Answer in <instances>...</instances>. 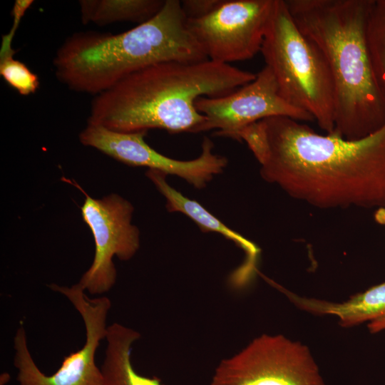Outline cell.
Returning a JSON list of instances; mask_svg holds the SVG:
<instances>
[{
  "label": "cell",
  "mask_w": 385,
  "mask_h": 385,
  "mask_svg": "<svg viewBox=\"0 0 385 385\" xmlns=\"http://www.w3.org/2000/svg\"><path fill=\"white\" fill-rule=\"evenodd\" d=\"M262 178L291 197L319 209L385 206V124L359 139L315 132L286 116L240 132Z\"/></svg>",
  "instance_id": "cell-1"
},
{
  "label": "cell",
  "mask_w": 385,
  "mask_h": 385,
  "mask_svg": "<svg viewBox=\"0 0 385 385\" xmlns=\"http://www.w3.org/2000/svg\"><path fill=\"white\" fill-rule=\"evenodd\" d=\"M255 78L250 71L210 59L155 63L95 96L88 123L124 133L202 132L205 118L195 101L230 93Z\"/></svg>",
  "instance_id": "cell-2"
},
{
  "label": "cell",
  "mask_w": 385,
  "mask_h": 385,
  "mask_svg": "<svg viewBox=\"0 0 385 385\" xmlns=\"http://www.w3.org/2000/svg\"><path fill=\"white\" fill-rule=\"evenodd\" d=\"M300 31L320 49L334 88V130L347 140L385 124V95L370 55L367 27L374 0H284Z\"/></svg>",
  "instance_id": "cell-3"
},
{
  "label": "cell",
  "mask_w": 385,
  "mask_h": 385,
  "mask_svg": "<svg viewBox=\"0 0 385 385\" xmlns=\"http://www.w3.org/2000/svg\"><path fill=\"white\" fill-rule=\"evenodd\" d=\"M206 59L188 28L181 1L165 0L154 16L123 33L73 34L58 48L53 66L57 79L69 89L96 96L155 63Z\"/></svg>",
  "instance_id": "cell-4"
},
{
  "label": "cell",
  "mask_w": 385,
  "mask_h": 385,
  "mask_svg": "<svg viewBox=\"0 0 385 385\" xmlns=\"http://www.w3.org/2000/svg\"><path fill=\"white\" fill-rule=\"evenodd\" d=\"M260 52L279 93L309 113L325 133L334 130V88L326 59L293 20L284 0H274Z\"/></svg>",
  "instance_id": "cell-5"
},
{
  "label": "cell",
  "mask_w": 385,
  "mask_h": 385,
  "mask_svg": "<svg viewBox=\"0 0 385 385\" xmlns=\"http://www.w3.org/2000/svg\"><path fill=\"white\" fill-rule=\"evenodd\" d=\"M49 288L64 295L81 314L86 329V342L78 351L66 356L51 375L43 373L34 362L27 345L26 330L21 325L14 336V366L20 385H103L96 354L106 339L111 302L107 297L91 298L78 284L71 287L51 284Z\"/></svg>",
  "instance_id": "cell-6"
},
{
  "label": "cell",
  "mask_w": 385,
  "mask_h": 385,
  "mask_svg": "<svg viewBox=\"0 0 385 385\" xmlns=\"http://www.w3.org/2000/svg\"><path fill=\"white\" fill-rule=\"evenodd\" d=\"M210 385H325L309 348L277 334H262L222 359Z\"/></svg>",
  "instance_id": "cell-7"
},
{
  "label": "cell",
  "mask_w": 385,
  "mask_h": 385,
  "mask_svg": "<svg viewBox=\"0 0 385 385\" xmlns=\"http://www.w3.org/2000/svg\"><path fill=\"white\" fill-rule=\"evenodd\" d=\"M62 180L73 184L85 195L81 215L95 243L93 262L77 284L91 294H102L108 292L116 281L113 257L129 260L140 247V231L131 222L134 207L118 194L93 198L77 183L65 178Z\"/></svg>",
  "instance_id": "cell-8"
},
{
  "label": "cell",
  "mask_w": 385,
  "mask_h": 385,
  "mask_svg": "<svg viewBox=\"0 0 385 385\" xmlns=\"http://www.w3.org/2000/svg\"><path fill=\"white\" fill-rule=\"evenodd\" d=\"M274 0H222L209 14L187 19L207 58L230 64L260 52Z\"/></svg>",
  "instance_id": "cell-9"
},
{
  "label": "cell",
  "mask_w": 385,
  "mask_h": 385,
  "mask_svg": "<svg viewBox=\"0 0 385 385\" xmlns=\"http://www.w3.org/2000/svg\"><path fill=\"white\" fill-rule=\"evenodd\" d=\"M147 131L124 133L87 123L79 134L80 142L128 165L143 166L166 175L178 176L197 189L207 186L227 165L226 157L212 152V141L205 137L200 155L192 160H180L150 147L144 140Z\"/></svg>",
  "instance_id": "cell-10"
},
{
  "label": "cell",
  "mask_w": 385,
  "mask_h": 385,
  "mask_svg": "<svg viewBox=\"0 0 385 385\" xmlns=\"http://www.w3.org/2000/svg\"><path fill=\"white\" fill-rule=\"evenodd\" d=\"M195 107L205 118L202 131L215 130L216 135L235 140L248 125L270 117L286 116L301 122L314 120L309 113L282 98L274 76L266 65L250 83L222 96L200 97Z\"/></svg>",
  "instance_id": "cell-11"
},
{
  "label": "cell",
  "mask_w": 385,
  "mask_h": 385,
  "mask_svg": "<svg viewBox=\"0 0 385 385\" xmlns=\"http://www.w3.org/2000/svg\"><path fill=\"white\" fill-rule=\"evenodd\" d=\"M145 175L165 197L166 208L169 212L184 214L195 222L202 232H212L222 235L244 250L246 260L238 269L236 273L237 278L238 277L243 279L256 270L260 249L255 243L229 228L198 202L188 198L170 186L166 180L165 173L148 169Z\"/></svg>",
  "instance_id": "cell-12"
},
{
  "label": "cell",
  "mask_w": 385,
  "mask_h": 385,
  "mask_svg": "<svg viewBox=\"0 0 385 385\" xmlns=\"http://www.w3.org/2000/svg\"><path fill=\"white\" fill-rule=\"evenodd\" d=\"M276 287L298 308L314 314L335 315L339 319V324L344 327L371 322L385 315V282L374 285L340 303L301 297L279 285Z\"/></svg>",
  "instance_id": "cell-13"
},
{
  "label": "cell",
  "mask_w": 385,
  "mask_h": 385,
  "mask_svg": "<svg viewBox=\"0 0 385 385\" xmlns=\"http://www.w3.org/2000/svg\"><path fill=\"white\" fill-rule=\"evenodd\" d=\"M140 338L138 332L119 323L108 327L107 347L101 368L103 385H165L159 378L143 376L133 368L132 345Z\"/></svg>",
  "instance_id": "cell-14"
},
{
  "label": "cell",
  "mask_w": 385,
  "mask_h": 385,
  "mask_svg": "<svg viewBox=\"0 0 385 385\" xmlns=\"http://www.w3.org/2000/svg\"><path fill=\"white\" fill-rule=\"evenodd\" d=\"M165 0H81V19L83 24L105 26L130 21L142 24L154 16Z\"/></svg>",
  "instance_id": "cell-15"
},
{
  "label": "cell",
  "mask_w": 385,
  "mask_h": 385,
  "mask_svg": "<svg viewBox=\"0 0 385 385\" xmlns=\"http://www.w3.org/2000/svg\"><path fill=\"white\" fill-rule=\"evenodd\" d=\"M367 39L377 81L385 95V0H374L370 13Z\"/></svg>",
  "instance_id": "cell-16"
},
{
  "label": "cell",
  "mask_w": 385,
  "mask_h": 385,
  "mask_svg": "<svg viewBox=\"0 0 385 385\" xmlns=\"http://www.w3.org/2000/svg\"><path fill=\"white\" fill-rule=\"evenodd\" d=\"M14 57V54L0 56V75L20 95L36 93L40 84L38 76Z\"/></svg>",
  "instance_id": "cell-17"
},
{
  "label": "cell",
  "mask_w": 385,
  "mask_h": 385,
  "mask_svg": "<svg viewBox=\"0 0 385 385\" xmlns=\"http://www.w3.org/2000/svg\"><path fill=\"white\" fill-rule=\"evenodd\" d=\"M33 0H16L14 4L11 11L13 16V24L8 34L2 36L0 56L6 54H15L16 51L12 48L11 44L15 36V33L20 25L22 17L26 14V11L33 4Z\"/></svg>",
  "instance_id": "cell-18"
},
{
  "label": "cell",
  "mask_w": 385,
  "mask_h": 385,
  "mask_svg": "<svg viewBox=\"0 0 385 385\" xmlns=\"http://www.w3.org/2000/svg\"><path fill=\"white\" fill-rule=\"evenodd\" d=\"M222 0H184L181 6L187 19L205 16L217 8Z\"/></svg>",
  "instance_id": "cell-19"
},
{
  "label": "cell",
  "mask_w": 385,
  "mask_h": 385,
  "mask_svg": "<svg viewBox=\"0 0 385 385\" xmlns=\"http://www.w3.org/2000/svg\"><path fill=\"white\" fill-rule=\"evenodd\" d=\"M368 328L371 333H377L385 330V315L370 322Z\"/></svg>",
  "instance_id": "cell-20"
},
{
  "label": "cell",
  "mask_w": 385,
  "mask_h": 385,
  "mask_svg": "<svg viewBox=\"0 0 385 385\" xmlns=\"http://www.w3.org/2000/svg\"><path fill=\"white\" fill-rule=\"evenodd\" d=\"M374 218L376 222L385 227V206L375 210Z\"/></svg>",
  "instance_id": "cell-21"
}]
</instances>
